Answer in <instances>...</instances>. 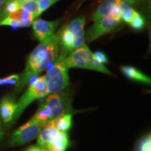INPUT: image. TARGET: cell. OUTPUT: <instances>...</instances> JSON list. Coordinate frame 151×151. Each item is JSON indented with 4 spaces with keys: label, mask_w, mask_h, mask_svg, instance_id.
<instances>
[{
    "label": "cell",
    "mask_w": 151,
    "mask_h": 151,
    "mask_svg": "<svg viewBox=\"0 0 151 151\" xmlns=\"http://www.w3.org/2000/svg\"><path fill=\"white\" fill-rule=\"evenodd\" d=\"M59 31L48 40L41 42L27 57L25 68L21 75L16 91H20L32 77L46 69L50 63L55 62L59 55Z\"/></svg>",
    "instance_id": "1"
},
{
    "label": "cell",
    "mask_w": 151,
    "mask_h": 151,
    "mask_svg": "<svg viewBox=\"0 0 151 151\" xmlns=\"http://www.w3.org/2000/svg\"><path fill=\"white\" fill-rule=\"evenodd\" d=\"M72 111L69 94L60 91L49 94L45 97L33 118L44 126L58 117L66 113H70Z\"/></svg>",
    "instance_id": "2"
},
{
    "label": "cell",
    "mask_w": 151,
    "mask_h": 151,
    "mask_svg": "<svg viewBox=\"0 0 151 151\" xmlns=\"http://www.w3.org/2000/svg\"><path fill=\"white\" fill-rule=\"evenodd\" d=\"M86 17L80 16L59 30V45L62 52L69 53L85 43Z\"/></svg>",
    "instance_id": "3"
},
{
    "label": "cell",
    "mask_w": 151,
    "mask_h": 151,
    "mask_svg": "<svg viewBox=\"0 0 151 151\" xmlns=\"http://www.w3.org/2000/svg\"><path fill=\"white\" fill-rule=\"evenodd\" d=\"M67 55V52H62L54 62L52 67L43 76L48 94L62 91L69 85V69L65 63Z\"/></svg>",
    "instance_id": "4"
},
{
    "label": "cell",
    "mask_w": 151,
    "mask_h": 151,
    "mask_svg": "<svg viewBox=\"0 0 151 151\" xmlns=\"http://www.w3.org/2000/svg\"><path fill=\"white\" fill-rule=\"evenodd\" d=\"M65 63L68 69L81 68L111 74V71L104 65L95 59L93 53L86 43L69 52L65 58Z\"/></svg>",
    "instance_id": "5"
},
{
    "label": "cell",
    "mask_w": 151,
    "mask_h": 151,
    "mask_svg": "<svg viewBox=\"0 0 151 151\" xmlns=\"http://www.w3.org/2000/svg\"><path fill=\"white\" fill-rule=\"evenodd\" d=\"M37 143L47 151H65L70 146V141L67 132L58 130L50 122L39 132Z\"/></svg>",
    "instance_id": "6"
},
{
    "label": "cell",
    "mask_w": 151,
    "mask_h": 151,
    "mask_svg": "<svg viewBox=\"0 0 151 151\" xmlns=\"http://www.w3.org/2000/svg\"><path fill=\"white\" fill-rule=\"evenodd\" d=\"M122 10L118 6L113 9L108 14L94 23L85 32V40L92 42L101 36L110 32L121 23Z\"/></svg>",
    "instance_id": "7"
},
{
    "label": "cell",
    "mask_w": 151,
    "mask_h": 151,
    "mask_svg": "<svg viewBox=\"0 0 151 151\" xmlns=\"http://www.w3.org/2000/svg\"><path fill=\"white\" fill-rule=\"evenodd\" d=\"M47 95H48V90H47L43 76L39 77L38 78L35 79L33 82H32L25 92L19 99L17 103L16 113L11 122L13 123L16 120H18L22 112L25 110V109L35 100L43 99Z\"/></svg>",
    "instance_id": "8"
},
{
    "label": "cell",
    "mask_w": 151,
    "mask_h": 151,
    "mask_svg": "<svg viewBox=\"0 0 151 151\" xmlns=\"http://www.w3.org/2000/svg\"><path fill=\"white\" fill-rule=\"evenodd\" d=\"M43 127L42 124L32 117L29 121L20 126L11 134L6 146L8 148H12L30 142L38 137Z\"/></svg>",
    "instance_id": "9"
},
{
    "label": "cell",
    "mask_w": 151,
    "mask_h": 151,
    "mask_svg": "<svg viewBox=\"0 0 151 151\" xmlns=\"http://www.w3.org/2000/svg\"><path fill=\"white\" fill-rule=\"evenodd\" d=\"M62 21V19L47 21L43 19H37L32 22V29L35 37L40 42L48 40L54 35L55 31Z\"/></svg>",
    "instance_id": "10"
},
{
    "label": "cell",
    "mask_w": 151,
    "mask_h": 151,
    "mask_svg": "<svg viewBox=\"0 0 151 151\" xmlns=\"http://www.w3.org/2000/svg\"><path fill=\"white\" fill-rule=\"evenodd\" d=\"M17 109V103L13 97L6 96L0 102V118L4 123L8 124L13 120Z\"/></svg>",
    "instance_id": "11"
},
{
    "label": "cell",
    "mask_w": 151,
    "mask_h": 151,
    "mask_svg": "<svg viewBox=\"0 0 151 151\" xmlns=\"http://www.w3.org/2000/svg\"><path fill=\"white\" fill-rule=\"evenodd\" d=\"M120 70L124 76L128 79L146 85H150L151 83L150 77L134 67L127 65L122 66L120 67Z\"/></svg>",
    "instance_id": "12"
},
{
    "label": "cell",
    "mask_w": 151,
    "mask_h": 151,
    "mask_svg": "<svg viewBox=\"0 0 151 151\" xmlns=\"http://www.w3.org/2000/svg\"><path fill=\"white\" fill-rule=\"evenodd\" d=\"M124 1V0H105L94 11L91 17V20L94 22L99 20L108 14L115 7L120 6Z\"/></svg>",
    "instance_id": "13"
},
{
    "label": "cell",
    "mask_w": 151,
    "mask_h": 151,
    "mask_svg": "<svg viewBox=\"0 0 151 151\" xmlns=\"http://www.w3.org/2000/svg\"><path fill=\"white\" fill-rule=\"evenodd\" d=\"M9 16L18 21L20 27H29V25H31L34 20H35V17L32 14L21 9L10 14Z\"/></svg>",
    "instance_id": "14"
},
{
    "label": "cell",
    "mask_w": 151,
    "mask_h": 151,
    "mask_svg": "<svg viewBox=\"0 0 151 151\" xmlns=\"http://www.w3.org/2000/svg\"><path fill=\"white\" fill-rule=\"evenodd\" d=\"M52 122L58 130L67 132L72 124V115L71 113H66L55 119Z\"/></svg>",
    "instance_id": "15"
},
{
    "label": "cell",
    "mask_w": 151,
    "mask_h": 151,
    "mask_svg": "<svg viewBox=\"0 0 151 151\" xmlns=\"http://www.w3.org/2000/svg\"><path fill=\"white\" fill-rule=\"evenodd\" d=\"M20 9V3L16 0H8L0 9V22Z\"/></svg>",
    "instance_id": "16"
},
{
    "label": "cell",
    "mask_w": 151,
    "mask_h": 151,
    "mask_svg": "<svg viewBox=\"0 0 151 151\" xmlns=\"http://www.w3.org/2000/svg\"><path fill=\"white\" fill-rule=\"evenodd\" d=\"M20 9L32 14L35 19L40 16L38 0H25L20 4Z\"/></svg>",
    "instance_id": "17"
},
{
    "label": "cell",
    "mask_w": 151,
    "mask_h": 151,
    "mask_svg": "<svg viewBox=\"0 0 151 151\" xmlns=\"http://www.w3.org/2000/svg\"><path fill=\"white\" fill-rule=\"evenodd\" d=\"M129 24L134 29L141 30L143 29L146 25V20H145L142 15H141L137 11L134 16L133 17V18L132 19Z\"/></svg>",
    "instance_id": "18"
},
{
    "label": "cell",
    "mask_w": 151,
    "mask_h": 151,
    "mask_svg": "<svg viewBox=\"0 0 151 151\" xmlns=\"http://www.w3.org/2000/svg\"><path fill=\"white\" fill-rule=\"evenodd\" d=\"M137 151H151V136L150 134L143 137L139 141Z\"/></svg>",
    "instance_id": "19"
},
{
    "label": "cell",
    "mask_w": 151,
    "mask_h": 151,
    "mask_svg": "<svg viewBox=\"0 0 151 151\" xmlns=\"http://www.w3.org/2000/svg\"><path fill=\"white\" fill-rule=\"evenodd\" d=\"M20 79L19 74H12L5 78H0V86H5V85H14L17 86Z\"/></svg>",
    "instance_id": "20"
},
{
    "label": "cell",
    "mask_w": 151,
    "mask_h": 151,
    "mask_svg": "<svg viewBox=\"0 0 151 151\" xmlns=\"http://www.w3.org/2000/svg\"><path fill=\"white\" fill-rule=\"evenodd\" d=\"M60 0H38L39 7V14L41 15L43 12H45L47 9L51 7L52 5L56 4Z\"/></svg>",
    "instance_id": "21"
},
{
    "label": "cell",
    "mask_w": 151,
    "mask_h": 151,
    "mask_svg": "<svg viewBox=\"0 0 151 151\" xmlns=\"http://www.w3.org/2000/svg\"><path fill=\"white\" fill-rule=\"evenodd\" d=\"M136 12H137V11L134 9L132 7H129V8L124 9V10L122 11V20L127 22V23H129L132 19L134 16Z\"/></svg>",
    "instance_id": "22"
},
{
    "label": "cell",
    "mask_w": 151,
    "mask_h": 151,
    "mask_svg": "<svg viewBox=\"0 0 151 151\" xmlns=\"http://www.w3.org/2000/svg\"><path fill=\"white\" fill-rule=\"evenodd\" d=\"M144 0H124L121 4L119 6L121 10H124V9L129 8V7H132L133 6L137 5L138 4H140Z\"/></svg>",
    "instance_id": "23"
},
{
    "label": "cell",
    "mask_w": 151,
    "mask_h": 151,
    "mask_svg": "<svg viewBox=\"0 0 151 151\" xmlns=\"http://www.w3.org/2000/svg\"><path fill=\"white\" fill-rule=\"evenodd\" d=\"M93 55L94 58H95V59L97 60L98 62H99L100 63L102 64V65H104L105 64L109 62L108 58L104 52H103L102 51H96L95 52H94Z\"/></svg>",
    "instance_id": "24"
},
{
    "label": "cell",
    "mask_w": 151,
    "mask_h": 151,
    "mask_svg": "<svg viewBox=\"0 0 151 151\" xmlns=\"http://www.w3.org/2000/svg\"><path fill=\"white\" fill-rule=\"evenodd\" d=\"M25 151H47L46 149L41 148L39 146H32L28 147Z\"/></svg>",
    "instance_id": "25"
},
{
    "label": "cell",
    "mask_w": 151,
    "mask_h": 151,
    "mask_svg": "<svg viewBox=\"0 0 151 151\" xmlns=\"http://www.w3.org/2000/svg\"><path fill=\"white\" fill-rule=\"evenodd\" d=\"M4 130H3L2 124H1V118H0V142H1V141L2 140V139L4 137Z\"/></svg>",
    "instance_id": "26"
},
{
    "label": "cell",
    "mask_w": 151,
    "mask_h": 151,
    "mask_svg": "<svg viewBox=\"0 0 151 151\" xmlns=\"http://www.w3.org/2000/svg\"><path fill=\"white\" fill-rule=\"evenodd\" d=\"M6 1H8V0H0V9L1 8V6H2L4 4Z\"/></svg>",
    "instance_id": "27"
},
{
    "label": "cell",
    "mask_w": 151,
    "mask_h": 151,
    "mask_svg": "<svg viewBox=\"0 0 151 151\" xmlns=\"http://www.w3.org/2000/svg\"><path fill=\"white\" fill-rule=\"evenodd\" d=\"M16 1H18L19 3H20L21 4L22 2H23V1H25V0H16Z\"/></svg>",
    "instance_id": "28"
}]
</instances>
